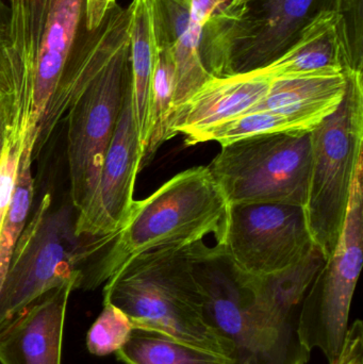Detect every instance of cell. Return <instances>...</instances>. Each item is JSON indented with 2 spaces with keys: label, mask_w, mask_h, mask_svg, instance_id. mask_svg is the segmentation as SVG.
<instances>
[{
  "label": "cell",
  "mask_w": 363,
  "mask_h": 364,
  "mask_svg": "<svg viewBox=\"0 0 363 364\" xmlns=\"http://www.w3.org/2000/svg\"><path fill=\"white\" fill-rule=\"evenodd\" d=\"M130 38V8L115 4L90 30L87 0H49L32 73L30 115L40 151L79 96Z\"/></svg>",
  "instance_id": "obj_1"
},
{
  "label": "cell",
  "mask_w": 363,
  "mask_h": 364,
  "mask_svg": "<svg viewBox=\"0 0 363 364\" xmlns=\"http://www.w3.org/2000/svg\"><path fill=\"white\" fill-rule=\"evenodd\" d=\"M134 329L151 331L234 360V348L209 320L189 257V245L147 250L128 260L104 284Z\"/></svg>",
  "instance_id": "obj_2"
},
{
  "label": "cell",
  "mask_w": 363,
  "mask_h": 364,
  "mask_svg": "<svg viewBox=\"0 0 363 364\" xmlns=\"http://www.w3.org/2000/svg\"><path fill=\"white\" fill-rule=\"evenodd\" d=\"M229 203L207 166L179 173L155 193L134 200L110 245L85 265L78 289L106 284L128 260L147 250L183 247L213 235L222 243Z\"/></svg>",
  "instance_id": "obj_3"
},
{
  "label": "cell",
  "mask_w": 363,
  "mask_h": 364,
  "mask_svg": "<svg viewBox=\"0 0 363 364\" xmlns=\"http://www.w3.org/2000/svg\"><path fill=\"white\" fill-rule=\"evenodd\" d=\"M189 257L209 320L234 346L236 364L308 363L311 352L300 344L296 327L281 326L260 309L246 276L221 244H191Z\"/></svg>",
  "instance_id": "obj_4"
},
{
  "label": "cell",
  "mask_w": 363,
  "mask_h": 364,
  "mask_svg": "<svg viewBox=\"0 0 363 364\" xmlns=\"http://www.w3.org/2000/svg\"><path fill=\"white\" fill-rule=\"evenodd\" d=\"M75 208L53 205L49 194L40 199L21 231L0 290V329L38 297L81 272L113 239H94L76 233Z\"/></svg>",
  "instance_id": "obj_5"
},
{
  "label": "cell",
  "mask_w": 363,
  "mask_h": 364,
  "mask_svg": "<svg viewBox=\"0 0 363 364\" xmlns=\"http://www.w3.org/2000/svg\"><path fill=\"white\" fill-rule=\"evenodd\" d=\"M340 106L311 132V166L304 210L315 245L327 260L343 228L352 184L363 158V73L343 70Z\"/></svg>",
  "instance_id": "obj_6"
},
{
  "label": "cell",
  "mask_w": 363,
  "mask_h": 364,
  "mask_svg": "<svg viewBox=\"0 0 363 364\" xmlns=\"http://www.w3.org/2000/svg\"><path fill=\"white\" fill-rule=\"evenodd\" d=\"M332 0H251L230 13L211 16L200 53L210 75L227 77L272 63L315 15Z\"/></svg>",
  "instance_id": "obj_7"
},
{
  "label": "cell",
  "mask_w": 363,
  "mask_h": 364,
  "mask_svg": "<svg viewBox=\"0 0 363 364\" xmlns=\"http://www.w3.org/2000/svg\"><path fill=\"white\" fill-rule=\"evenodd\" d=\"M221 147L207 168L229 205L270 203L305 207L311 132L261 134Z\"/></svg>",
  "instance_id": "obj_8"
},
{
  "label": "cell",
  "mask_w": 363,
  "mask_h": 364,
  "mask_svg": "<svg viewBox=\"0 0 363 364\" xmlns=\"http://www.w3.org/2000/svg\"><path fill=\"white\" fill-rule=\"evenodd\" d=\"M130 83V38L68 110L70 201L77 212L93 196Z\"/></svg>",
  "instance_id": "obj_9"
},
{
  "label": "cell",
  "mask_w": 363,
  "mask_h": 364,
  "mask_svg": "<svg viewBox=\"0 0 363 364\" xmlns=\"http://www.w3.org/2000/svg\"><path fill=\"white\" fill-rule=\"evenodd\" d=\"M219 244L237 269L253 277L283 271L315 246L304 207L270 203L229 205Z\"/></svg>",
  "instance_id": "obj_10"
},
{
  "label": "cell",
  "mask_w": 363,
  "mask_h": 364,
  "mask_svg": "<svg viewBox=\"0 0 363 364\" xmlns=\"http://www.w3.org/2000/svg\"><path fill=\"white\" fill-rule=\"evenodd\" d=\"M143 157L130 81L97 188L89 203L76 213L77 235L113 239L123 228L134 203V184Z\"/></svg>",
  "instance_id": "obj_11"
},
{
  "label": "cell",
  "mask_w": 363,
  "mask_h": 364,
  "mask_svg": "<svg viewBox=\"0 0 363 364\" xmlns=\"http://www.w3.org/2000/svg\"><path fill=\"white\" fill-rule=\"evenodd\" d=\"M220 4L221 0H151L156 40L168 47L174 61L173 112L212 76L202 62L200 45L205 26Z\"/></svg>",
  "instance_id": "obj_12"
},
{
  "label": "cell",
  "mask_w": 363,
  "mask_h": 364,
  "mask_svg": "<svg viewBox=\"0 0 363 364\" xmlns=\"http://www.w3.org/2000/svg\"><path fill=\"white\" fill-rule=\"evenodd\" d=\"M271 81L260 68L232 76H211L173 112L170 139L183 134L188 146L200 144L211 129L258 104L268 93Z\"/></svg>",
  "instance_id": "obj_13"
},
{
  "label": "cell",
  "mask_w": 363,
  "mask_h": 364,
  "mask_svg": "<svg viewBox=\"0 0 363 364\" xmlns=\"http://www.w3.org/2000/svg\"><path fill=\"white\" fill-rule=\"evenodd\" d=\"M76 282L53 289L0 329V364H62L68 301Z\"/></svg>",
  "instance_id": "obj_14"
},
{
  "label": "cell",
  "mask_w": 363,
  "mask_h": 364,
  "mask_svg": "<svg viewBox=\"0 0 363 364\" xmlns=\"http://www.w3.org/2000/svg\"><path fill=\"white\" fill-rule=\"evenodd\" d=\"M345 87L347 79L340 70L274 78L266 95L247 112L279 113L300 119L315 129L340 106Z\"/></svg>",
  "instance_id": "obj_15"
},
{
  "label": "cell",
  "mask_w": 363,
  "mask_h": 364,
  "mask_svg": "<svg viewBox=\"0 0 363 364\" xmlns=\"http://www.w3.org/2000/svg\"><path fill=\"white\" fill-rule=\"evenodd\" d=\"M345 66L341 19L332 9H328L303 27L283 55L260 70L274 79L334 70L343 72Z\"/></svg>",
  "instance_id": "obj_16"
},
{
  "label": "cell",
  "mask_w": 363,
  "mask_h": 364,
  "mask_svg": "<svg viewBox=\"0 0 363 364\" xmlns=\"http://www.w3.org/2000/svg\"><path fill=\"white\" fill-rule=\"evenodd\" d=\"M317 245L304 259L266 277L246 276L247 284L260 309L281 326L296 327L293 314L325 263Z\"/></svg>",
  "instance_id": "obj_17"
},
{
  "label": "cell",
  "mask_w": 363,
  "mask_h": 364,
  "mask_svg": "<svg viewBox=\"0 0 363 364\" xmlns=\"http://www.w3.org/2000/svg\"><path fill=\"white\" fill-rule=\"evenodd\" d=\"M129 8L130 81L139 136L145 154L157 42L151 0H132Z\"/></svg>",
  "instance_id": "obj_18"
},
{
  "label": "cell",
  "mask_w": 363,
  "mask_h": 364,
  "mask_svg": "<svg viewBox=\"0 0 363 364\" xmlns=\"http://www.w3.org/2000/svg\"><path fill=\"white\" fill-rule=\"evenodd\" d=\"M10 1L11 47L9 55L13 100L30 106L32 73L44 31L49 0Z\"/></svg>",
  "instance_id": "obj_19"
},
{
  "label": "cell",
  "mask_w": 363,
  "mask_h": 364,
  "mask_svg": "<svg viewBox=\"0 0 363 364\" xmlns=\"http://www.w3.org/2000/svg\"><path fill=\"white\" fill-rule=\"evenodd\" d=\"M38 134L29 132L19 159L14 194L6 216L0 225V290L12 259L13 252L21 231L27 224L34 195V181L31 164Z\"/></svg>",
  "instance_id": "obj_20"
},
{
  "label": "cell",
  "mask_w": 363,
  "mask_h": 364,
  "mask_svg": "<svg viewBox=\"0 0 363 364\" xmlns=\"http://www.w3.org/2000/svg\"><path fill=\"white\" fill-rule=\"evenodd\" d=\"M124 364H236L151 331L134 329L127 343L117 353Z\"/></svg>",
  "instance_id": "obj_21"
},
{
  "label": "cell",
  "mask_w": 363,
  "mask_h": 364,
  "mask_svg": "<svg viewBox=\"0 0 363 364\" xmlns=\"http://www.w3.org/2000/svg\"><path fill=\"white\" fill-rule=\"evenodd\" d=\"M157 42V40H156ZM175 65L168 47L157 42L149 104L148 138L142 166L151 162L159 147L170 139L174 110Z\"/></svg>",
  "instance_id": "obj_22"
},
{
  "label": "cell",
  "mask_w": 363,
  "mask_h": 364,
  "mask_svg": "<svg viewBox=\"0 0 363 364\" xmlns=\"http://www.w3.org/2000/svg\"><path fill=\"white\" fill-rule=\"evenodd\" d=\"M313 130L304 122L287 115L266 110L251 111L213 128L205 136L202 143L217 142L221 146H225L236 141L261 134H298Z\"/></svg>",
  "instance_id": "obj_23"
},
{
  "label": "cell",
  "mask_w": 363,
  "mask_h": 364,
  "mask_svg": "<svg viewBox=\"0 0 363 364\" xmlns=\"http://www.w3.org/2000/svg\"><path fill=\"white\" fill-rule=\"evenodd\" d=\"M134 329L129 318L119 308L104 301L102 312L87 331V350L97 357L115 354L127 343Z\"/></svg>",
  "instance_id": "obj_24"
},
{
  "label": "cell",
  "mask_w": 363,
  "mask_h": 364,
  "mask_svg": "<svg viewBox=\"0 0 363 364\" xmlns=\"http://www.w3.org/2000/svg\"><path fill=\"white\" fill-rule=\"evenodd\" d=\"M332 9L341 19L345 70L363 72V0H332Z\"/></svg>",
  "instance_id": "obj_25"
},
{
  "label": "cell",
  "mask_w": 363,
  "mask_h": 364,
  "mask_svg": "<svg viewBox=\"0 0 363 364\" xmlns=\"http://www.w3.org/2000/svg\"><path fill=\"white\" fill-rule=\"evenodd\" d=\"M29 132H23L15 124L6 125V145L0 159V225L14 194L19 159Z\"/></svg>",
  "instance_id": "obj_26"
},
{
  "label": "cell",
  "mask_w": 363,
  "mask_h": 364,
  "mask_svg": "<svg viewBox=\"0 0 363 364\" xmlns=\"http://www.w3.org/2000/svg\"><path fill=\"white\" fill-rule=\"evenodd\" d=\"M10 21V6L4 0H0V95L8 97L12 92L9 64L11 47Z\"/></svg>",
  "instance_id": "obj_27"
},
{
  "label": "cell",
  "mask_w": 363,
  "mask_h": 364,
  "mask_svg": "<svg viewBox=\"0 0 363 364\" xmlns=\"http://www.w3.org/2000/svg\"><path fill=\"white\" fill-rule=\"evenodd\" d=\"M334 364H363V324L356 320L347 329L345 342Z\"/></svg>",
  "instance_id": "obj_28"
},
{
  "label": "cell",
  "mask_w": 363,
  "mask_h": 364,
  "mask_svg": "<svg viewBox=\"0 0 363 364\" xmlns=\"http://www.w3.org/2000/svg\"><path fill=\"white\" fill-rule=\"evenodd\" d=\"M117 0H87V21L90 30L99 27L107 13L117 4Z\"/></svg>",
  "instance_id": "obj_29"
},
{
  "label": "cell",
  "mask_w": 363,
  "mask_h": 364,
  "mask_svg": "<svg viewBox=\"0 0 363 364\" xmlns=\"http://www.w3.org/2000/svg\"><path fill=\"white\" fill-rule=\"evenodd\" d=\"M9 121V100L8 96L0 97V159L6 145V125Z\"/></svg>",
  "instance_id": "obj_30"
},
{
  "label": "cell",
  "mask_w": 363,
  "mask_h": 364,
  "mask_svg": "<svg viewBox=\"0 0 363 364\" xmlns=\"http://www.w3.org/2000/svg\"><path fill=\"white\" fill-rule=\"evenodd\" d=\"M251 0H221V4H220L219 10L217 13H230L234 11L238 10V9L242 8L245 4H249Z\"/></svg>",
  "instance_id": "obj_31"
},
{
  "label": "cell",
  "mask_w": 363,
  "mask_h": 364,
  "mask_svg": "<svg viewBox=\"0 0 363 364\" xmlns=\"http://www.w3.org/2000/svg\"><path fill=\"white\" fill-rule=\"evenodd\" d=\"M2 95H0V97H1Z\"/></svg>",
  "instance_id": "obj_32"
}]
</instances>
